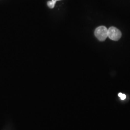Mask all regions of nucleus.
Returning <instances> with one entry per match:
<instances>
[{"mask_svg": "<svg viewBox=\"0 0 130 130\" xmlns=\"http://www.w3.org/2000/svg\"><path fill=\"white\" fill-rule=\"evenodd\" d=\"M108 37L113 41H118L121 37V33L118 29L111 27L108 29Z\"/></svg>", "mask_w": 130, "mask_h": 130, "instance_id": "f03ea898", "label": "nucleus"}, {"mask_svg": "<svg viewBox=\"0 0 130 130\" xmlns=\"http://www.w3.org/2000/svg\"><path fill=\"white\" fill-rule=\"evenodd\" d=\"M118 96L119 97H120V98L121 100H124L126 99V95L125 94H123L122 93H119L118 94Z\"/></svg>", "mask_w": 130, "mask_h": 130, "instance_id": "20e7f679", "label": "nucleus"}, {"mask_svg": "<svg viewBox=\"0 0 130 130\" xmlns=\"http://www.w3.org/2000/svg\"><path fill=\"white\" fill-rule=\"evenodd\" d=\"M108 29L105 26H100L95 29V37L100 41H105L108 37Z\"/></svg>", "mask_w": 130, "mask_h": 130, "instance_id": "f257e3e1", "label": "nucleus"}, {"mask_svg": "<svg viewBox=\"0 0 130 130\" xmlns=\"http://www.w3.org/2000/svg\"><path fill=\"white\" fill-rule=\"evenodd\" d=\"M56 0L57 1H58V0Z\"/></svg>", "mask_w": 130, "mask_h": 130, "instance_id": "39448f33", "label": "nucleus"}, {"mask_svg": "<svg viewBox=\"0 0 130 130\" xmlns=\"http://www.w3.org/2000/svg\"><path fill=\"white\" fill-rule=\"evenodd\" d=\"M57 1L56 0H52L51 1H48L47 2V5L50 8H54Z\"/></svg>", "mask_w": 130, "mask_h": 130, "instance_id": "7ed1b4c3", "label": "nucleus"}]
</instances>
